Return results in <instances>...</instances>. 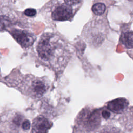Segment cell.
<instances>
[{
	"label": "cell",
	"instance_id": "obj_16",
	"mask_svg": "<svg viewBox=\"0 0 133 133\" xmlns=\"http://www.w3.org/2000/svg\"><path fill=\"white\" fill-rule=\"evenodd\" d=\"M127 53L128 55L133 59V51L130 50V51H127Z\"/></svg>",
	"mask_w": 133,
	"mask_h": 133
},
{
	"label": "cell",
	"instance_id": "obj_5",
	"mask_svg": "<svg viewBox=\"0 0 133 133\" xmlns=\"http://www.w3.org/2000/svg\"><path fill=\"white\" fill-rule=\"evenodd\" d=\"M108 28L98 22H90L83 31L82 36L88 44L92 47L100 46L105 41L108 34Z\"/></svg>",
	"mask_w": 133,
	"mask_h": 133
},
{
	"label": "cell",
	"instance_id": "obj_7",
	"mask_svg": "<svg viewBox=\"0 0 133 133\" xmlns=\"http://www.w3.org/2000/svg\"><path fill=\"white\" fill-rule=\"evenodd\" d=\"M74 15V11L72 6L65 3L55 5L51 11V19L57 21L71 20Z\"/></svg>",
	"mask_w": 133,
	"mask_h": 133
},
{
	"label": "cell",
	"instance_id": "obj_18",
	"mask_svg": "<svg viewBox=\"0 0 133 133\" xmlns=\"http://www.w3.org/2000/svg\"><path fill=\"white\" fill-rule=\"evenodd\" d=\"M0 78H1V72H0Z\"/></svg>",
	"mask_w": 133,
	"mask_h": 133
},
{
	"label": "cell",
	"instance_id": "obj_14",
	"mask_svg": "<svg viewBox=\"0 0 133 133\" xmlns=\"http://www.w3.org/2000/svg\"><path fill=\"white\" fill-rule=\"evenodd\" d=\"M24 14L25 15H26L28 17H34L35 16L36 14V11L35 9L32 8H29L28 9H26L24 11Z\"/></svg>",
	"mask_w": 133,
	"mask_h": 133
},
{
	"label": "cell",
	"instance_id": "obj_10",
	"mask_svg": "<svg viewBox=\"0 0 133 133\" xmlns=\"http://www.w3.org/2000/svg\"><path fill=\"white\" fill-rule=\"evenodd\" d=\"M125 132H133V106L129 107L117 119Z\"/></svg>",
	"mask_w": 133,
	"mask_h": 133
},
{
	"label": "cell",
	"instance_id": "obj_17",
	"mask_svg": "<svg viewBox=\"0 0 133 133\" xmlns=\"http://www.w3.org/2000/svg\"><path fill=\"white\" fill-rule=\"evenodd\" d=\"M128 1H132V2H133V0H128Z\"/></svg>",
	"mask_w": 133,
	"mask_h": 133
},
{
	"label": "cell",
	"instance_id": "obj_11",
	"mask_svg": "<svg viewBox=\"0 0 133 133\" xmlns=\"http://www.w3.org/2000/svg\"><path fill=\"white\" fill-rule=\"evenodd\" d=\"M119 42L126 49H133V31L123 30L120 35Z\"/></svg>",
	"mask_w": 133,
	"mask_h": 133
},
{
	"label": "cell",
	"instance_id": "obj_12",
	"mask_svg": "<svg viewBox=\"0 0 133 133\" xmlns=\"http://www.w3.org/2000/svg\"><path fill=\"white\" fill-rule=\"evenodd\" d=\"M106 9L105 5L103 3H96L93 5L92 7V11L96 15H102Z\"/></svg>",
	"mask_w": 133,
	"mask_h": 133
},
{
	"label": "cell",
	"instance_id": "obj_4",
	"mask_svg": "<svg viewBox=\"0 0 133 133\" xmlns=\"http://www.w3.org/2000/svg\"><path fill=\"white\" fill-rule=\"evenodd\" d=\"M31 127L30 121L15 110L7 111L0 116V127L3 132H28Z\"/></svg>",
	"mask_w": 133,
	"mask_h": 133
},
{
	"label": "cell",
	"instance_id": "obj_8",
	"mask_svg": "<svg viewBox=\"0 0 133 133\" xmlns=\"http://www.w3.org/2000/svg\"><path fill=\"white\" fill-rule=\"evenodd\" d=\"M129 101L124 97H119L107 102L105 107L115 115L121 114L128 108Z\"/></svg>",
	"mask_w": 133,
	"mask_h": 133
},
{
	"label": "cell",
	"instance_id": "obj_6",
	"mask_svg": "<svg viewBox=\"0 0 133 133\" xmlns=\"http://www.w3.org/2000/svg\"><path fill=\"white\" fill-rule=\"evenodd\" d=\"M8 31L20 46L24 49L30 47L36 40V35L27 30L11 28Z\"/></svg>",
	"mask_w": 133,
	"mask_h": 133
},
{
	"label": "cell",
	"instance_id": "obj_2",
	"mask_svg": "<svg viewBox=\"0 0 133 133\" xmlns=\"http://www.w3.org/2000/svg\"><path fill=\"white\" fill-rule=\"evenodd\" d=\"M12 86L17 88L23 95L34 100H39L48 92L51 84L46 77H39L33 75H17Z\"/></svg>",
	"mask_w": 133,
	"mask_h": 133
},
{
	"label": "cell",
	"instance_id": "obj_13",
	"mask_svg": "<svg viewBox=\"0 0 133 133\" xmlns=\"http://www.w3.org/2000/svg\"><path fill=\"white\" fill-rule=\"evenodd\" d=\"M10 23L8 18L4 16H0V31L8 28Z\"/></svg>",
	"mask_w": 133,
	"mask_h": 133
},
{
	"label": "cell",
	"instance_id": "obj_3",
	"mask_svg": "<svg viewBox=\"0 0 133 133\" xmlns=\"http://www.w3.org/2000/svg\"><path fill=\"white\" fill-rule=\"evenodd\" d=\"M102 118L101 108H96L92 105H86L76 115L73 132H98Z\"/></svg>",
	"mask_w": 133,
	"mask_h": 133
},
{
	"label": "cell",
	"instance_id": "obj_15",
	"mask_svg": "<svg viewBox=\"0 0 133 133\" xmlns=\"http://www.w3.org/2000/svg\"><path fill=\"white\" fill-rule=\"evenodd\" d=\"M83 0H64V3L70 6L77 5L81 3Z\"/></svg>",
	"mask_w": 133,
	"mask_h": 133
},
{
	"label": "cell",
	"instance_id": "obj_9",
	"mask_svg": "<svg viewBox=\"0 0 133 133\" xmlns=\"http://www.w3.org/2000/svg\"><path fill=\"white\" fill-rule=\"evenodd\" d=\"M52 125V122L46 116L40 115L36 116L31 125V132H47Z\"/></svg>",
	"mask_w": 133,
	"mask_h": 133
},
{
	"label": "cell",
	"instance_id": "obj_1",
	"mask_svg": "<svg viewBox=\"0 0 133 133\" xmlns=\"http://www.w3.org/2000/svg\"><path fill=\"white\" fill-rule=\"evenodd\" d=\"M35 55L42 65L61 75L66 67L72 52L68 43L61 36L55 33H44L39 37L35 47Z\"/></svg>",
	"mask_w": 133,
	"mask_h": 133
}]
</instances>
